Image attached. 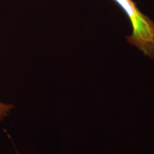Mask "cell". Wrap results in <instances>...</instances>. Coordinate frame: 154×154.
<instances>
[{
    "instance_id": "6da1fadb",
    "label": "cell",
    "mask_w": 154,
    "mask_h": 154,
    "mask_svg": "<svg viewBox=\"0 0 154 154\" xmlns=\"http://www.w3.org/2000/svg\"><path fill=\"white\" fill-rule=\"evenodd\" d=\"M125 13L132 26L126 41L154 59V22L140 11L133 0H113Z\"/></svg>"
},
{
    "instance_id": "7a4b0ae2",
    "label": "cell",
    "mask_w": 154,
    "mask_h": 154,
    "mask_svg": "<svg viewBox=\"0 0 154 154\" xmlns=\"http://www.w3.org/2000/svg\"><path fill=\"white\" fill-rule=\"evenodd\" d=\"M13 105L8 104V103H5L0 101V123L6 118L7 116H9V113L11 112L13 109Z\"/></svg>"
}]
</instances>
